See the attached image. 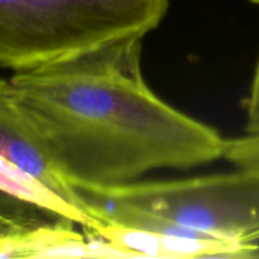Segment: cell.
<instances>
[{"label":"cell","mask_w":259,"mask_h":259,"mask_svg":"<svg viewBox=\"0 0 259 259\" xmlns=\"http://www.w3.org/2000/svg\"><path fill=\"white\" fill-rule=\"evenodd\" d=\"M142 38L15 71V96L71 185L133 182L223 157L224 138L164 103L141 68Z\"/></svg>","instance_id":"obj_1"},{"label":"cell","mask_w":259,"mask_h":259,"mask_svg":"<svg viewBox=\"0 0 259 259\" xmlns=\"http://www.w3.org/2000/svg\"><path fill=\"white\" fill-rule=\"evenodd\" d=\"M169 0H0V66L58 62L156 29Z\"/></svg>","instance_id":"obj_2"},{"label":"cell","mask_w":259,"mask_h":259,"mask_svg":"<svg viewBox=\"0 0 259 259\" xmlns=\"http://www.w3.org/2000/svg\"><path fill=\"white\" fill-rule=\"evenodd\" d=\"M86 209L113 205L242 244L259 242V171L240 169L171 181L72 185Z\"/></svg>","instance_id":"obj_3"},{"label":"cell","mask_w":259,"mask_h":259,"mask_svg":"<svg viewBox=\"0 0 259 259\" xmlns=\"http://www.w3.org/2000/svg\"><path fill=\"white\" fill-rule=\"evenodd\" d=\"M0 154L89 214L78 192L51 159L39 133L18 103L10 80L3 78H0Z\"/></svg>","instance_id":"obj_4"},{"label":"cell","mask_w":259,"mask_h":259,"mask_svg":"<svg viewBox=\"0 0 259 259\" xmlns=\"http://www.w3.org/2000/svg\"><path fill=\"white\" fill-rule=\"evenodd\" d=\"M0 191L43 210H47L52 214L66 218L75 224L82 225L85 230L94 229L101 223L66 201L63 197L39 181L37 177L20 168L17 163L2 154H0Z\"/></svg>","instance_id":"obj_5"},{"label":"cell","mask_w":259,"mask_h":259,"mask_svg":"<svg viewBox=\"0 0 259 259\" xmlns=\"http://www.w3.org/2000/svg\"><path fill=\"white\" fill-rule=\"evenodd\" d=\"M86 232L93 233L116 248L132 253L134 258L167 259L163 248V235L158 233L104 222Z\"/></svg>","instance_id":"obj_6"},{"label":"cell","mask_w":259,"mask_h":259,"mask_svg":"<svg viewBox=\"0 0 259 259\" xmlns=\"http://www.w3.org/2000/svg\"><path fill=\"white\" fill-rule=\"evenodd\" d=\"M52 212L0 191V232H22L52 222Z\"/></svg>","instance_id":"obj_7"},{"label":"cell","mask_w":259,"mask_h":259,"mask_svg":"<svg viewBox=\"0 0 259 259\" xmlns=\"http://www.w3.org/2000/svg\"><path fill=\"white\" fill-rule=\"evenodd\" d=\"M223 158L240 169L259 171V133L225 139Z\"/></svg>","instance_id":"obj_8"},{"label":"cell","mask_w":259,"mask_h":259,"mask_svg":"<svg viewBox=\"0 0 259 259\" xmlns=\"http://www.w3.org/2000/svg\"><path fill=\"white\" fill-rule=\"evenodd\" d=\"M247 133H259V57L255 65L252 85H250L249 96L247 99Z\"/></svg>","instance_id":"obj_9"},{"label":"cell","mask_w":259,"mask_h":259,"mask_svg":"<svg viewBox=\"0 0 259 259\" xmlns=\"http://www.w3.org/2000/svg\"><path fill=\"white\" fill-rule=\"evenodd\" d=\"M250 3H253V4H255V5H258L259 7V0H249Z\"/></svg>","instance_id":"obj_10"}]
</instances>
